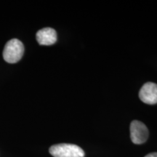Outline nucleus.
<instances>
[{"label":"nucleus","mask_w":157,"mask_h":157,"mask_svg":"<svg viewBox=\"0 0 157 157\" xmlns=\"http://www.w3.org/2000/svg\"><path fill=\"white\" fill-rule=\"evenodd\" d=\"M24 53V46L21 41L13 39L7 42L3 51V58L9 63L18 62Z\"/></svg>","instance_id":"1"},{"label":"nucleus","mask_w":157,"mask_h":157,"mask_svg":"<svg viewBox=\"0 0 157 157\" xmlns=\"http://www.w3.org/2000/svg\"><path fill=\"white\" fill-rule=\"evenodd\" d=\"M50 154L54 157H84L83 149L69 143H60L50 148Z\"/></svg>","instance_id":"2"},{"label":"nucleus","mask_w":157,"mask_h":157,"mask_svg":"<svg viewBox=\"0 0 157 157\" xmlns=\"http://www.w3.org/2000/svg\"><path fill=\"white\" fill-rule=\"evenodd\" d=\"M130 137L135 144H143L148 140V129L141 121H132L130 124Z\"/></svg>","instance_id":"3"},{"label":"nucleus","mask_w":157,"mask_h":157,"mask_svg":"<svg viewBox=\"0 0 157 157\" xmlns=\"http://www.w3.org/2000/svg\"><path fill=\"white\" fill-rule=\"evenodd\" d=\"M139 98L141 101L148 105L157 103V84L153 82L143 84L139 92Z\"/></svg>","instance_id":"4"},{"label":"nucleus","mask_w":157,"mask_h":157,"mask_svg":"<svg viewBox=\"0 0 157 157\" xmlns=\"http://www.w3.org/2000/svg\"><path fill=\"white\" fill-rule=\"evenodd\" d=\"M36 37L40 45H52L57 41L56 31L52 28H44L38 31Z\"/></svg>","instance_id":"5"},{"label":"nucleus","mask_w":157,"mask_h":157,"mask_svg":"<svg viewBox=\"0 0 157 157\" xmlns=\"http://www.w3.org/2000/svg\"><path fill=\"white\" fill-rule=\"evenodd\" d=\"M145 157H157V153H151Z\"/></svg>","instance_id":"6"}]
</instances>
